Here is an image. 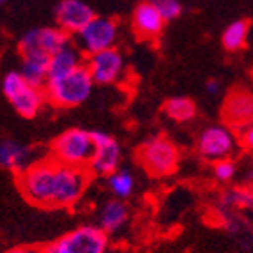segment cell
<instances>
[{
	"mask_svg": "<svg viewBox=\"0 0 253 253\" xmlns=\"http://www.w3.org/2000/svg\"><path fill=\"white\" fill-rule=\"evenodd\" d=\"M16 182L21 195L30 204L46 209H62L73 207L82 199L89 184V172L50 156L32 161L18 172Z\"/></svg>",
	"mask_w": 253,
	"mask_h": 253,
	"instance_id": "1",
	"label": "cell"
},
{
	"mask_svg": "<svg viewBox=\"0 0 253 253\" xmlns=\"http://www.w3.org/2000/svg\"><path fill=\"white\" fill-rule=\"evenodd\" d=\"M92 89V78L85 68V64H82L64 75L48 78L42 87V92H44L46 101L57 108H75L89 99Z\"/></svg>",
	"mask_w": 253,
	"mask_h": 253,
	"instance_id": "2",
	"label": "cell"
},
{
	"mask_svg": "<svg viewBox=\"0 0 253 253\" xmlns=\"http://www.w3.org/2000/svg\"><path fill=\"white\" fill-rule=\"evenodd\" d=\"M138 163L152 177H169L177 170L179 151L165 136H152L138 149Z\"/></svg>",
	"mask_w": 253,
	"mask_h": 253,
	"instance_id": "3",
	"label": "cell"
},
{
	"mask_svg": "<svg viewBox=\"0 0 253 253\" xmlns=\"http://www.w3.org/2000/svg\"><path fill=\"white\" fill-rule=\"evenodd\" d=\"M94 151L90 131L73 127L60 133L51 144V158L69 167L87 169Z\"/></svg>",
	"mask_w": 253,
	"mask_h": 253,
	"instance_id": "4",
	"label": "cell"
},
{
	"mask_svg": "<svg viewBox=\"0 0 253 253\" xmlns=\"http://www.w3.org/2000/svg\"><path fill=\"white\" fill-rule=\"evenodd\" d=\"M108 234L99 227L84 225L64 234L53 243L41 248L42 253H106Z\"/></svg>",
	"mask_w": 253,
	"mask_h": 253,
	"instance_id": "5",
	"label": "cell"
},
{
	"mask_svg": "<svg viewBox=\"0 0 253 253\" xmlns=\"http://www.w3.org/2000/svg\"><path fill=\"white\" fill-rule=\"evenodd\" d=\"M119 36V25L114 18L96 16L87 23L82 30L75 34V46L84 55H92L106 48L115 46Z\"/></svg>",
	"mask_w": 253,
	"mask_h": 253,
	"instance_id": "6",
	"label": "cell"
},
{
	"mask_svg": "<svg viewBox=\"0 0 253 253\" xmlns=\"http://www.w3.org/2000/svg\"><path fill=\"white\" fill-rule=\"evenodd\" d=\"M199 152L200 156L209 161H218L230 158L237 147V138L232 127L227 124H214L207 126L199 136Z\"/></svg>",
	"mask_w": 253,
	"mask_h": 253,
	"instance_id": "7",
	"label": "cell"
},
{
	"mask_svg": "<svg viewBox=\"0 0 253 253\" xmlns=\"http://www.w3.org/2000/svg\"><path fill=\"white\" fill-rule=\"evenodd\" d=\"M90 136L94 142V151L87 170L96 175H108L117 170L123 158V151L117 140L103 131H90Z\"/></svg>",
	"mask_w": 253,
	"mask_h": 253,
	"instance_id": "8",
	"label": "cell"
},
{
	"mask_svg": "<svg viewBox=\"0 0 253 253\" xmlns=\"http://www.w3.org/2000/svg\"><path fill=\"white\" fill-rule=\"evenodd\" d=\"M85 68L89 71L94 85H110L121 78L124 71V59L123 53L115 46L97 51L89 55L85 62Z\"/></svg>",
	"mask_w": 253,
	"mask_h": 253,
	"instance_id": "9",
	"label": "cell"
},
{
	"mask_svg": "<svg viewBox=\"0 0 253 253\" xmlns=\"http://www.w3.org/2000/svg\"><path fill=\"white\" fill-rule=\"evenodd\" d=\"M69 36L60 30L59 27H42V29L29 30L23 38L20 39V51L21 53H29V51H38V53L51 55L57 50L68 44Z\"/></svg>",
	"mask_w": 253,
	"mask_h": 253,
	"instance_id": "10",
	"label": "cell"
},
{
	"mask_svg": "<svg viewBox=\"0 0 253 253\" xmlns=\"http://www.w3.org/2000/svg\"><path fill=\"white\" fill-rule=\"evenodd\" d=\"M94 18V11L82 0H62L55 9V21L68 36H75Z\"/></svg>",
	"mask_w": 253,
	"mask_h": 253,
	"instance_id": "11",
	"label": "cell"
},
{
	"mask_svg": "<svg viewBox=\"0 0 253 253\" xmlns=\"http://www.w3.org/2000/svg\"><path fill=\"white\" fill-rule=\"evenodd\" d=\"M252 94L246 90H234L228 94L223 103V121L228 127L236 129V127L245 126V124H252Z\"/></svg>",
	"mask_w": 253,
	"mask_h": 253,
	"instance_id": "12",
	"label": "cell"
},
{
	"mask_svg": "<svg viewBox=\"0 0 253 253\" xmlns=\"http://www.w3.org/2000/svg\"><path fill=\"white\" fill-rule=\"evenodd\" d=\"M133 27L140 38L154 39L163 32L165 18L161 16L154 5L145 0V2L136 5L135 13H133Z\"/></svg>",
	"mask_w": 253,
	"mask_h": 253,
	"instance_id": "13",
	"label": "cell"
},
{
	"mask_svg": "<svg viewBox=\"0 0 253 253\" xmlns=\"http://www.w3.org/2000/svg\"><path fill=\"white\" fill-rule=\"evenodd\" d=\"M32 163V149L16 140H2L0 142V167L11 172L21 170Z\"/></svg>",
	"mask_w": 253,
	"mask_h": 253,
	"instance_id": "14",
	"label": "cell"
},
{
	"mask_svg": "<svg viewBox=\"0 0 253 253\" xmlns=\"http://www.w3.org/2000/svg\"><path fill=\"white\" fill-rule=\"evenodd\" d=\"M48 60L50 55L38 53V51H29L21 53V76L32 87L42 89L48 80Z\"/></svg>",
	"mask_w": 253,
	"mask_h": 253,
	"instance_id": "15",
	"label": "cell"
},
{
	"mask_svg": "<svg viewBox=\"0 0 253 253\" xmlns=\"http://www.w3.org/2000/svg\"><path fill=\"white\" fill-rule=\"evenodd\" d=\"M11 105L13 108L18 112V115L25 119H32L39 114V110L42 108L46 97H44V92L39 87H32V85L27 84L16 96H13L11 99Z\"/></svg>",
	"mask_w": 253,
	"mask_h": 253,
	"instance_id": "16",
	"label": "cell"
},
{
	"mask_svg": "<svg viewBox=\"0 0 253 253\" xmlns=\"http://www.w3.org/2000/svg\"><path fill=\"white\" fill-rule=\"evenodd\" d=\"M82 64H84V53L75 44L68 42L60 50H57L55 53L50 55V60H48V78L64 75V73L71 71V69L78 68Z\"/></svg>",
	"mask_w": 253,
	"mask_h": 253,
	"instance_id": "17",
	"label": "cell"
},
{
	"mask_svg": "<svg viewBox=\"0 0 253 253\" xmlns=\"http://www.w3.org/2000/svg\"><path fill=\"white\" fill-rule=\"evenodd\" d=\"M127 218H129V209H127V206L123 200H108L101 207V212H99V228L106 234L117 232L126 225Z\"/></svg>",
	"mask_w": 253,
	"mask_h": 253,
	"instance_id": "18",
	"label": "cell"
},
{
	"mask_svg": "<svg viewBox=\"0 0 253 253\" xmlns=\"http://www.w3.org/2000/svg\"><path fill=\"white\" fill-rule=\"evenodd\" d=\"M248 34H250V25L248 21L245 20H237L234 23L225 29L223 36H221V42H223V48L228 51H237L243 50L248 42Z\"/></svg>",
	"mask_w": 253,
	"mask_h": 253,
	"instance_id": "19",
	"label": "cell"
},
{
	"mask_svg": "<svg viewBox=\"0 0 253 253\" xmlns=\"http://www.w3.org/2000/svg\"><path fill=\"white\" fill-rule=\"evenodd\" d=\"M165 112L175 123H190L197 114V106L190 97L175 96L165 103Z\"/></svg>",
	"mask_w": 253,
	"mask_h": 253,
	"instance_id": "20",
	"label": "cell"
},
{
	"mask_svg": "<svg viewBox=\"0 0 253 253\" xmlns=\"http://www.w3.org/2000/svg\"><path fill=\"white\" fill-rule=\"evenodd\" d=\"M106 177H108V188L115 195V199H127L135 190V177L129 170L117 169L112 173H108Z\"/></svg>",
	"mask_w": 253,
	"mask_h": 253,
	"instance_id": "21",
	"label": "cell"
},
{
	"mask_svg": "<svg viewBox=\"0 0 253 253\" xmlns=\"http://www.w3.org/2000/svg\"><path fill=\"white\" fill-rule=\"evenodd\" d=\"M252 188H232L221 197V211L236 209V211H250L252 209Z\"/></svg>",
	"mask_w": 253,
	"mask_h": 253,
	"instance_id": "22",
	"label": "cell"
},
{
	"mask_svg": "<svg viewBox=\"0 0 253 253\" xmlns=\"http://www.w3.org/2000/svg\"><path fill=\"white\" fill-rule=\"evenodd\" d=\"M27 85L25 78L21 76L20 71H9L2 80V92L7 99H11L13 96H16L23 87Z\"/></svg>",
	"mask_w": 253,
	"mask_h": 253,
	"instance_id": "23",
	"label": "cell"
},
{
	"mask_svg": "<svg viewBox=\"0 0 253 253\" xmlns=\"http://www.w3.org/2000/svg\"><path fill=\"white\" fill-rule=\"evenodd\" d=\"M147 2L160 11V14L165 18V21L175 20L182 11L181 0H147Z\"/></svg>",
	"mask_w": 253,
	"mask_h": 253,
	"instance_id": "24",
	"label": "cell"
},
{
	"mask_svg": "<svg viewBox=\"0 0 253 253\" xmlns=\"http://www.w3.org/2000/svg\"><path fill=\"white\" fill-rule=\"evenodd\" d=\"M236 163H234L230 158H225V160L214 161V167H212V173L219 182H230L236 177Z\"/></svg>",
	"mask_w": 253,
	"mask_h": 253,
	"instance_id": "25",
	"label": "cell"
},
{
	"mask_svg": "<svg viewBox=\"0 0 253 253\" xmlns=\"http://www.w3.org/2000/svg\"><path fill=\"white\" fill-rule=\"evenodd\" d=\"M236 133V138H237V144H241L243 147L250 149L253 145V129H252V124H245V126H239L234 129Z\"/></svg>",
	"mask_w": 253,
	"mask_h": 253,
	"instance_id": "26",
	"label": "cell"
},
{
	"mask_svg": "<svg viewBox=\"0 0 253 253\" xmlns=\"http://www.w3.org/2000/svg\"><path fill=\"white\" fill-rule=\"evenodd\" d=\"M5 253H42L41 248H34V246H16V248L7 250Z\"/></svg>",
	"mask_w": 253,
	"mask_h": 253,
	"instance_id": "27",
	"label": "cell"
},
{
	"mask_svg": "<svg viewBox=\"0 0 253 253\" xmlns=\"http://www.w3.org/2000/svg\"><path fill=\"white\" fill-rule=\"evenodd\" d=\"M219 90V85H218V82H214V80H211V82H207V85H206V92L209 94V96H214L216 92Z\"/></svg>",
	"mask_w": 253,
	"mask_h": 253,
	"instance_id": "28",
	"label": "cell"
},
{
	"mask_svg": "<svg viewBox=\"0 0 253 253\" xmlns=\"http://www.w3.org/2000/svg\"><path fill=\"white\" fill-rule=\"evenodd\" d=\"M4 2H7V0H0V4H4Z\"/></svg>",
	"mask_w": 253,
	"mask_h": 253,
	"instance_id": "29",
	"label": "cell"
}]
</instances>
